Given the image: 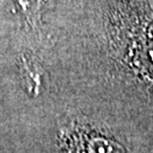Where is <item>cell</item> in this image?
Returning <instances> with one entry per match:
<instances>
[{
	"label": "cell",
	"instance_id": "obj_1",
	"mask_svg": "<svg viewBox=\"0 0 153 153\" xmlns=\"http://www.w3.org/2000/svg\"><path fill=\"white\" fill-rule=\"evenodd\" d=\"M58 2L59 0H0V8L22 30L40 39L45 18Z\"/></svg>",
	"mask_w": 153,
	"mask_h": 153
},
{
	"label": "cell",
	"instance_id": "obj_2",
	"mask_svg": "<svg viewBox=\"0 0 153 153\" xmlns=\"http://www.w3.org/2000/svg\"><path fill=\"white\" fill-rule=\"evenodd\" d=\"M18 66L24 88L27 91L28 94L36 97L40 93L43 83V76L45 73L44 67L40 62L38 57L31 52H23L19 57Z\"/></svg>",
	"mask_w": 153,
	"mask_h": 153
},
{
	"label": "cell",
	"instance_id": "obj_3",
	"mask_svg": "<svg viewBox=\"0 0 153 153\" xmlns=\"http://www.w3.org/2000/svg\"><path fill=\"white\" fill-rule=\"evenodd\" d=\"M69 153H124V149L105 138L76 133L69 137Z\"/></svg>",
	"mask_w": 153,
	"mask_h": 153
}]
</instances>
